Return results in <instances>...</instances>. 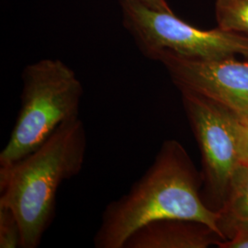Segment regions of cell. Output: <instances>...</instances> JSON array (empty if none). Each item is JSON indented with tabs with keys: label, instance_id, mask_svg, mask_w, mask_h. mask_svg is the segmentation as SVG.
Masks as SVG:
<instances>
[{
	"label": "cell",
	"instance_id": "277c9868",
	"mask_svg": "<svg viewBox=\"0 0 248 248\" xmlns=\"http://www.w3.org/2000/svg\"><path fill=\"white\" fill-rule=\"evenodd\" d=\"M125 28L143 55L155 60L161 53L195 60L242 55L248 58V38L220 28L201 30L173 12L151 9L133 0H121Z\"/></svg>",
	"mask_w": 248,
	"mask_h": 248
},
{
	"label": "cell",
	"instance_id": "8fae6325",
	"mask_svg": "<svg viewBox=\"0 0 248 248\" xmlns=\"http://www.w3.org/2000/svg\"><path fill=\"white\" fill-rule=\"evenodd\" d=\"M221 248H248V228H236L227 239L220 242Z\"/></svg>",
	"mask_w": 248,
	"mask_h": 248
},
{
	"label": "cell",
	"instance_id": "52a82bcc",
	"mask_svg": "<svg viewBox=\"0 0 248 248\" xmlns=\"http://www.w3.org/2000/svg\"><path fill=\"white\" fill-rule=\"evenodd\" d=\"M202 222L163 219L149 222L126 241L124 248H207L222 241Z\"/></svg>",
	"mask_w": 248,
	"mask_h": 248
},
{
	"label": "cell",
	"instance_id": "3957f363",
	"mask_svg": "<svg viewBox=\"0 0 248 248\" xmlns=\"http://www.w3.org/2000/svg\"><path fill=\"white\" fill-rule=\"evenodd\" d=\"M20 108L0 153L7 168L35 150L62 124L79 118L84 89L76 73L58 59L28 64L21 75Z\"/></svg>",
	"mask_w": 248,
	"mask_h": 248
},
{
	"label": "cell",
	"instance_id": "9c48e42d",
	"mask_svg": "<svg viewBox=\"0 0 248 248\" xmlns=\"http://www.w3.org/2000/svg\"><path fill=\"white\" fill-rule=\"evenodd\" d=\"M218 28L248 38V0H215Z\"/></svg>",
	"mask_w": 248,
	"mask_h": 248
},
{
	"label": "cell",
	"instance_id": "7a4b0ae2",
	"mask_svg": "<svg viewBox=\"0 0 248 248\" xmlns=\"http://www.w3.org/2000/svg\"><path fill=\"white\" fill-rule=\"evenodd\" d=\"M88 148L79 118L62 124L35 150L7 168H0V203L15 213L22 248H38L56 211L58 188L83 169Z\"/></svg>",
	"mask_w": 248,
	"mask_h": 248
},
{
	"label": "cell",
	"instance_id": "4fadbf2b",
	"mask_svg": "<svg viewBox=\"0 0 248 248\" xmlns=\"http://www.w3.org/2000/svg\"><path fill=\"white\" fill-rule=\"evenodd\" d=\"M133 1H136V2L143 4V5L151 8V9L173 12L166 0H133Z\"/></svg>",
	"mask_w": 248,
	"mask_h": 248
},
{
	"label": "cell",
	"instance_id": "ba28073f",
	"mask_svg": "<svg viewBox=\"0 0 248 248\" xmlns=\"http://www.w3.org/2000/svg\"><path fill=\"white\" fill-rule=\"evenodd\" d=\"M222 225L226 224V239L236 228H248V162H241L231 177L228 190L219 209Z\"/></svg>",
	"mask_w": 248,
	"mask_h": 248
},
{
	"label": "cell",
	"instance_id": "7c38bea8",
	"mask_svg": "<svg viewBox=\"0 0 248 248\" xmlns=\"http://www.w3.org/2000/svg\"><path fill=\"white\" fill-rule=\"evenodd\" d=\"M239 151L241 162H248V120H240Z\"/></svg>",
	"mask_w": 248,
	"mask_h": 248
},
{
	"label": "cell",
	"instance_id": "6da1fadb",
	"mask_svg": "<svg viewBox=\"0 0 248 248\" xmlns=\"http://www.w3.org/2000/svg\"><path fill=\"white\" fill-rule=\"evenodd\" d=\"M202 176L183 145L163 142L152 166L130 190L108 204L94 236L96 248H124L140 227L163 219L202 222L221 238L222 215L204 202Z\"/></svg>",
	"mask_w": 248,
	"mask_h": 248
},
{
	"label": "cell",
	"instance_id": "5b68a950",
	"mask_svg": "<svg viewBox=\"0 0 248 248\" xmlns=\"http://www.w3.org/2000/svg\"><path fill=\"white\" fill-rule=\"evenodd\" d=\"M179 90L202 155V196L208 207L219 210L231 177L241 163L240 119L209 98L186 89Z\"/></svg>",
	"mask_w": 248,
	"mask_h": 248
},
{
	"label": "cell",
	"instance_id": "30bf717a",
	"mask_svg": "<svg viewBox=\"0 0 248 248\" xmlns=\"http://www.w3.org/2000/svg\"><path fill=\"white\" fill-rule=\"evenodd\" d=\"M22 248L21 227L15 213L0 203V248Z\"/></svg>",
	"mask_w": 248,
	"mask_h": 248
},
{
	"label": "cell",
	"instance_id": "8992f818",
	"mask_svg": "<svg viewBox=\"0 0 248 248\" xmlns=\"http://www.w3.org/2000/svg\"><path fill=\"white\" fill-rule=\"evenodd\" d=\"M179 89L211 99L240 120H248V61L235 57L195 60L164 52L155 57Z\"/></svg>",
	"mask_w": 248,
	"mask_h": 248
}]
</instances>
